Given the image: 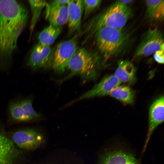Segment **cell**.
Segmentation results:
<instances>
[{
    "mask_svg": "<svg viewBox=\"0 0 164 164\" xmlns=\"http://www.w3.org/2000/svg\"><path fill=\"white\" fill-rule=\"evenodd\" d=\"M29 12L21 3L13 0H0V67H8L25 29Z\"/></svg>",
    "mask_w": 164,
    "mask_h": 164,
    "instance_id": "1",
    "label": "cell"
},
{
    "mask_svg": "<svg viewBox=\"0 0 164 164\" xmlns=\"http://www.w3.org/2000/svg\"><path fill=\"white\" fill-rule=\"evenodd\" d=\"M94 33L96 45L105 58L121 53L128 43L129 36L122 29L104 27Z\"/></svg>",
    "mask_w": 164,
    "mask_h": 164,
    "instance_id": "2",
    "label": "cell"
},
{
    "mask_svg": "<svg viewBox=\"0 0 164 164\" xmlns=\"http://www.w3.org/2000/svg\"><path fill=\"white\" fill-rule=\"evenodd\" d=\"M100 58L96 53L84 48L77 50L69 61L66 67L70 71L61 81L79 75L84 80H93L97 76Z\"/></svg>",
    "mask_w": 164,
    "mask_h": 164,
    "instance_id": "3",
    "label": "cell"
},
{
    "mask_svg": "<svg viewBox=\"0 0 164 164\" xmlns=\"http://www.w3.org/2000/svg\"><path fill=\"white\" fill-rule=\"evenodd\" d=\"M132 15V10L127 5L118 1L95 17L88 26L89 29L94 33L104 27L122 29Z\"/></svg>",
    "mask_w": 164,
    "mask_h": 164,
    "instance_id": "4",
    "label": "cell"
},
{
    "mask_svg": "<svg viewBox=\"0 0 164 164\" xmlns=\"http://www.w3.org/2000/svg\"><path fill=\"white\" fill-rule=\"evenodd\" d=\"M77 38L76 34L70 39L58 44L52 51L48 66L57 72H63L69 61L77 50Z\"/></svg>",
    "mask_w": 164,
    "mask_h": 164,
    "instance_id": "5",
    "label": "cell"
},
{
    "mask_svg": "<svg viewBox=\"0 0 164 164\" xmlns=\"http://www.w3.org/2000/svg\"><path fill=\"white\" fill-rule=\"evenodd\" d=\"M163 39L162 32L157 27L149 28L143 35L135 56L138 57L147 56L158 50H164Z\"/></svg>",
    "mask_w": 164,
    "mask_h": 164,
    "instance_id": "6",
    "label": "cell"
},
{
    "mask_svg": "<svg viewBox=\"0 0 164 164\" xmlns=\"http://www.w3.org/2000/svg\"><path fill=\"white\" fill-rule=\"evenodd\" d=\"M8 111L10 118L17 122H28L40 119L41 115L32 106V100L27 98L10 103Z\"/></svg>",
    "mask_w": 164,
    "mask_h": 164,
    "instance_id": "7",
    "label": "cell"
},
{
    "mask_svg": "<svg viewBox=\"0 0 164 164\" xmlns=\"http://www.w3.org/2000/svg\"><path fill=\"white\" fill-rule=\"evenodd\" d=\"M12 141L19 148L31 151L39 147L44 143V136L37 130L31 128L21 129L14 132Z\"/></svg>",
    "mask_w": 164,
    "mask_h": 164,
    "instance_id": "8",
    "label": "cell"
},
{
    "mask_svg": "<svg viewBox=\"0 0 164 164\" xmlns=\"http://www.w3.org/2000/svg\"><path fill=\"white\" fill-rule=\"evenodd\" d=\"M164 99L161 95L155 99L151 105L149 111V127L142 152L147 147L151 135L155 128L164 119Z\"/></svg>",
    "mask_w": 164,
    "mask_h": 164,
    "instance_id": "9",
    "label": "cell"
},
{
    "mask_svg": "<svg viewBox=\"0 0 164 164\" xmlns=\"http://www.w3.org/2000/svg\"><path fill=\"white\" fill-rule=\"evenodd\" d=\"M121 83L114 74L108 75L104 77L99 83L83 94L78 100L109 95L112 90L120 85Z\"/></svg>",
    "mask_w": 164,
    "mask_h": 164,
    "instance_id": "10",
    "label": "cell"
},
{
    "mask_svg": "<svg viewBox=\"0 0 164 164\" xmlns=\"http://www.w3.org/2000/svg\"><path fill=\"white\" fill-rule=\"evenodd\" d=\"M50 46L39 43L31 53L28 60V65L31 69L36 70L48 65L52 52Z\"/></svg>",
    "mask_w": 164,
    "mask_h": 164,
    "instance_id": "11",
    "label": "cell"
},
{
    "mask_svg": "<svg viewBox=\"0 0 164 164\" xmlns=\"http://www.w3.org/2000/svg\"><path fill=\"white\" fill-rule=\"evenodd\" d=\"M56 0L47 4L46 18L51 25L61 27L68 22L67 5H60Z\"/></svg>",
    "mask_w": 164,
    "mask_h": 164,
    "instance_id": "12",
    "label": "cell"
},
{
    "mask_svg": "<svg viewBox=\"0 0 164 164\" xmlns=\"http://www.w3.org/2000/svg\"><path fill=\"white\" fill-rule=\"evenodd\" d=\"M100 164H139L135 156L129 152L121 149L110 151L100 158Z\"/></svg>",
    "mask_w": 164,
    "mask_h": 164,
    "instance_id": "13",
    "label": "cell"
},
{
    "mask_svg": "<svg viewBox=\"0 0 164 164\" xmlns=\"http://www.w3.org/2000/svg\"><path fill=\"white\" fill-rule=\"evenodd\" d=\"M68 15V34L80 32L83 12V0H70L67 4Z\"/></svg>",
    "mask_w": 164,
    "mask_h": 164,
    "instance_id": "14",
    "label": "cell"
},
{
    "mask_svg": "<svg viewBox=\"0 0 164 164\" xmlns=\"http://www.w3.org/2000/svg\"><path fill=\"white\" fill-rule=\"evenodd\" d=\"M19 155L12 141L0 133V164H13Z\"/></svg>",
    "mask_w": 164,
    "mask_h": 164,
    "instance_id": "15",
    "label": "cell"
},
{
    "mask_svg": "<svg viewBox=\"0 0 164 164\" xmlns=\"http://www.w3.org/2000/svg\"><path fill=\"white\" fill-rule=\"evenodd\" d=\"M136 69L133 63L127 60H120L114 75L121 83L131 84L135 79Z\"/></svg>",
    "mask_w": 164,
    "mask_h": 164,
    "instance_id": "16",
    "label": "cell"
},
{
    "mask_svg": "<svg viewBox=\"0 0 164 164\" xmlns=\"http://www.w3.org/2000/svg\"><path fill=\"white\" fill-rule=\"evenodd\" d=\"M147 17L154 21H161L164 15V0H146Z\"/></svg>",
    "mask_w": 164,
    "mask_h": 164,
    "instance_id": "17",
    "label": "cell"
},
{
    "mask_svg": "<svg viewBox=\"0 0 164 164\" xmlns=\"http://www.w3.org/2000/svg\"><path fill=\"white\" fill-rule=\"evenodd\" d=\"M109 95L121 102L127 104L132 103L135 98V92L126 85H118L114 88Z\"/></svg>",
    "mask_w": 164,
    "mask_h": 164,
    "instance_id": "18",
    "label": "cell"
},
{
    "mask_svg": "<svg viewBox=\"0 0 164 164\" xmlns=\"http://www.w3.org/2000/svg\"><path fill=\"white\" fill-rule=\"evenodd\" d=\"M61 30V27L50 25L39 34L38 37L39 43L45 46H50L59 36Z\"/></svg>",
    "mask_w": 164,
    "mask_h": 164,
    "instance_id": "19",
    "label": "cell"
},
{
    "mask_svg": "<svg viewBox=\"0 0 164 164\" xmlns=\"http://www.w3.org/2000/svg\"><path fill=\"white\" fill-rule=\"evenodd\" d=\"M28 3L32 12V18L30 27V39L42 10L44 7L46 6L47 3L45 0H29L28 1Z\"/></svg>",
    "mask_w": 164,
    "mask_h": 164,
    "instance_id": "20",
    "label": "cell"
},
{
    "mask_svg": "<svg viewBox=\"0 0 164 164\" xmlns=\"http://www.w3.org/2000/svg\"><path fill=\"white\" fill-rule=\"evenodd\" d=\"M101 1L100 0H83V11L84 12V18L85 19L98 6Z\"/></svg>",
    "mask_w": 164,
    "mask_h": 164,
    "instance_id": "21",
    "label": "cell"
},
{
    "mask_svg": "<svg viewBox=\"0 0 164 164\" xmlns=\"http://www.w3.org/2000/svg\"><path fill=\"white\" fill-rule=\"evenodd\" d=\"M164 50H160L155 52L153 54V57L155 60L158 63L163 64L164 63Z\"/></svg>",
    "mask_w": 164,
    "mask_h": 164,
    "instance_id": "22",
    "label": "cell"
},
{
    "mask_svg": "<svg viewBox=\"0 0 164 164\" xmlns=\"http://www.w3.org/2000/svg\"><path fill=\"white\" fill-rule=\"evenodd\" d=\"M120 2L122 3L127 5V4L130 3L131 2H132L133 0H119Z\"/></svg>",
    "mask_w": 164,
    "mask_h": 164,
    "instance_id": "23",
    "label": "cell"
}]
</instances>
